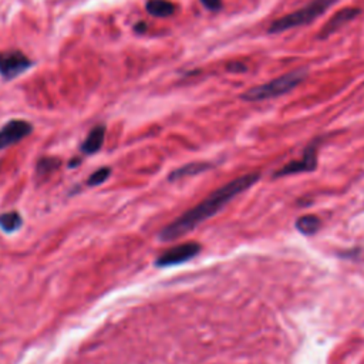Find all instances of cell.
<instances>
[{"instance_id": "6da1fadb", "label": "cell", "mask_w": 364, "mask_h": 364, "mask_svg": "<svg viewBox=\"0 0 364 364\" xmlns=\"http://www.w3.org/2000/svg\"><path fill=\"white\" fill-rule=\"evenodd\" d=\"M260 179L259 172H250L240 175L236 179L229 181L228 183L215 189L210 195H208L203 200L185 210L181 216L173 219L169 225H166L159 232V239L162 242L175 240L185 233L195 229L198 225L205 222L206 219L215 216L219 210H222L235 196L250 188L255 182Z\"/></svg>"}, {"instance_id": "7a4b0ae2", "label": "cell", "mask_w": 364, "mask_h": 364, "mask_svg": "<svg viewBox=\"0 0 364 364\" xmlns=\"http://www.w3.org/2000/svg\"><path fill=\"white\" fill-rule=\"evenodd\" d=\"M306 75H307V71L301 70V68L290 71V73L283 74V75H280V77H277V78H274L269 82L252 87L245 94H242V98L245 101L257 102V101H264V100L280 97L283 94L290 92L300 82H303Z\"/></svg>"}, {"instance_id": "3957f363", "label": "cell", "mask_w": 364, "mask_h": 364, "mask_svg": "<svg viewBox=\"0 0 364 364\" xmlns=\"http://www.w3.org/2000/svg\"><path fill=\"white\" fill-rule=\"evenodd\" d=\"M337 0H313L309 4H306L304 7L289 13L277 20H274L270 27H269V33H280L289 28H294L299 26H304L311 23L313 20L318 18L328 7H331Z\"/></svg>"}, {"instance_id": "277c9868", "label": "cell", "mask_w": 364, "mask_h": 364, "mask_svg": "<svg viewBox=\"0 0 364 364\" xmlns=\"http://www.w3.org/2000/svg\"><path fill=\"white\" fill-rule=\"evenodd\" d=\"M200 250H202V246L198 242H185V243L172 246L156 257L155 266L171 267V266L185 263L188 260H192Z\"/></svg>"}, {"instance_id": "5b68a950", "label": "cell", "mask_w": 364, "mask_h": 364, "mask_svg": "<svg viewBox=\"0 0 364 364\" xmlns=\"http://www.w3.org/2000/svg\"><path fill=\"white\" fill-rule=\"evenodd\" d=\"M33 65V61L20 50L0 51V75L4 80H13L26 73Z\"/></svg>"}, {"instance_id": "8992f818", "label": "cell", "mask_w": 364, "mask_h": 364, "mask_svg": "<svg viewBox=\"0 0 364 364\" xmlns=\"http://www.w3.org/2000/svg\"><path fill=\"white\" fill-rule=\"evenodd\" d=\"M317 146H318V141H313L311 144H309L304 148L301 158L291 161V162L286 164L283 168H280L279 171H276L274 178L314 171L317 166Z\"/></svg>"}, {"instance_id": "52a82bcc", "label": "cell", "mask_w": 364, "mask_h": 364, "mask_svg": "<svg viewBox=\"0 0 364 364\" xmlns=\"http://www.w3.org/2000/svg\"><path fill=\"white\" fill-rule=\"evenodd\" d=\"M33 132V125L26 119H10L0 128V151L18 144Z\"/></svg>"}, {"instance_id": "ba28073f", "label": "cell", "mask_w": 364, "mask_h": 364, "mask_svg": "<svg viewBox=\"0 0 364 364\" xmlns=\"http://www.w3.org/2000/svg\"><path fill=\"white\" fill-rule=\"evenodd\" d=\"M358 14H360V9H357V7H346V9L338 10L336 14L331 16V18L326 23V26L320 31V38L328 37L330 34H333L334 31L341 28L344 24L351 21Z\"/></svg>"}, {"instance_id": "9c48e42d", "label": "cell", "mask_w": 364, "mask_h": 364, "mask_svg": "<svg viewBox=\"0 0 364 364\" xmlns=\"http://www.w3.org/2000/svg\"><path fill=\"white\" fill-rule=\"evenodd\" d=\"M104 139H105V125H97L88 132V135L82 141L80 149L85 155L95 154L101 149V146L104 144Z\"/></svg>"}, {"instance_id": "30bf717a", "label": "cell", "mask_w": 364, "mask_h": 364, "mask_svg": "<svg viewBox=\"0 0 364 364\" xmlns=\"http://www.w3.org/2000/svg\"><path fill=\"white\" fill-rule=\"evenodd\" d=\"M145 9L154 17H169L175 13L176 7L169 0H148Z\"/></svg>"}, {"instance_id": "8fae6325", "label": "cell", "mask_w": 364, "mask_h": 364, "mask_svg": "<svg viewBox=\"0 0 364 364\" xmlns=\"http://www.w3.org/2000/svg\"><path fill=\"white\" fill-rule=\"evenodd\" d=\"M209 168H212V165L209 162H192V164H186L178 169H175L173 172H171L169 175V181H176L185 176H192L200 172L208 171Z\"/></svg>"}, {"instance_id": "7c38bea8", "label": "cell", "mask_w": 364, "mask_h": 364, "mask_svg": "<svg viewBox=\"0 0 364 364\" xmlns=\"http://www.w3.org/2000/svg\"><path fill=\"white\" fill-rule=\"evenodd\" d=\"M294 226L301 235L310 236L321 228V220L316 215H303L296 219Z\"/></svg>"}, {"instance_id": "4fadbf2b", "label": "cell", "mask_w": 364, "mask_h": 364, "mask_svg": "<svg viewBox=\"0 0 364 364\" xmlns=\"http://www.w3.org/2000/svg\"><path fill=\"white\" fill-rule=\"evenodd\" d=\"M21 223H23L21 216L17 212H6L0 215V229L7 233H11L20 229Z\"/></svg>"}, {"instance_id": "5bb4252c", "label": "cell", "mask_w": 364, "mask_h": 364, "mask_svg": "<svg viewBox=\"0 0 364 364\" xmlns=\"http://www.w3.org/2000/svg\"><path fill=\"white\" fill-rule=\"evenodd\" d=\"M109 173H111V168H108V166L100 168V169H97L94 173H91V175H90V178H88L87 183H88L90 186L101 185L102 182H105V181L108 179Z\"/></svg>"}, {"instance_id": "9a60e30c", "label": "cell", "mask_w": 364, "mask_h": 364, "mask_svg": "<svg viewBox=\"0 0 364 364\" xmlns=\"http://www.w3.org/2000/svg\"><path fill=\"white\" fill-rule=\"evenodd\" d=\"M58 164H60V161L55 159V158H43L37 164V173L38 175H47L51 171H54L55 168H58Z\"/></svg>"}, {"instance_id": "2e32d148", "label": "cell", "mask_w": 364, "mask_h": 364, "mask_svg": "<svg viewBox=\"0 0 364 364\" xmlns=\"http://www.w3.org/2000/svg\"><path fill=\"white\" fill-rule=\"evenodd\" d=\"M209 11H219L222 9V0H199Z\"/></svg>"}, {"instance_id": "e0dca14e", "label": "cell", "mask_w": 364, "mask_h": 364, "mask_svg": "<svg viewBox=\"0 0 364 364\" xmlns=\"http://www.w3.org/2000/svg\"><path fill=\"white\" fill-rule=\"evenodd\" d=\"M134 30H135L136 33H144V31L146 30V24H145L144 21H139V23L134 27Z\"/></svg>"}, {"instance_id": "ac0fdd59", "label": "cell", "mask_w": 364, "mask_h": 364, "mask_svg": "<svg viewBox=\"0 0 364 364\" xmlns=\"http://www.w3.org/2000/svg\"><path fill=\"white\" fill-rule=\"evenodd\" d=\"M0 166H1V162H0Z\"/></svg>"}]
</instances>
